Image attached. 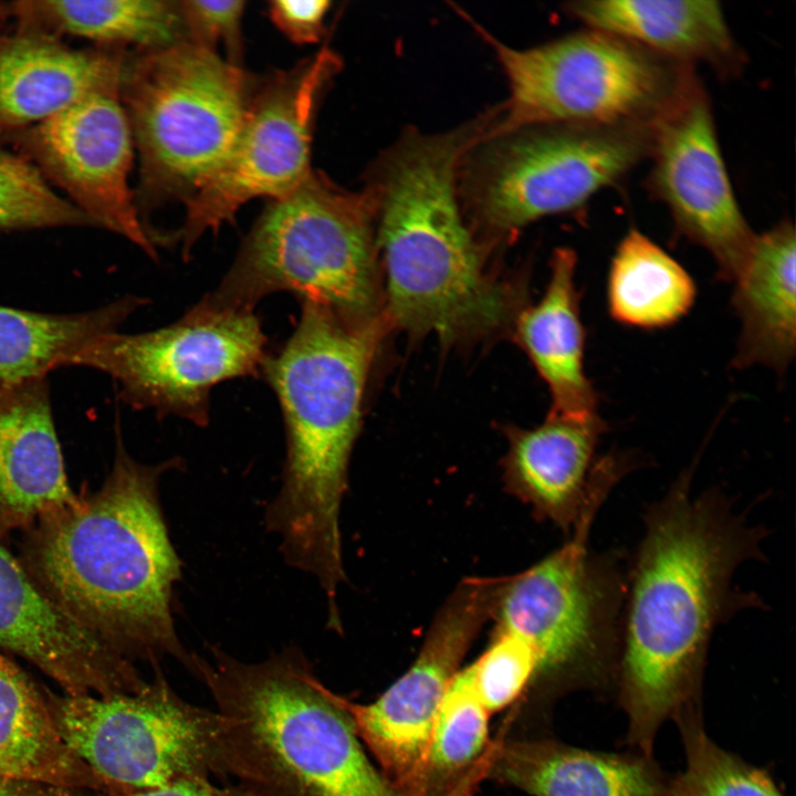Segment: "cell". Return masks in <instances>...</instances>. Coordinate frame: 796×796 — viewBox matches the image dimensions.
<instances>
[{"label":"cell","instance_id":"6da1fadb","mask_svg":"<svg viewBox=\"0 0 796 796\" xmlns=\"http://www.w3.org/2000/svg\"><path fill=\"white\" fill-rule=\"evenodd\" d=\"M693 469L645 513L627 575L615 691L626 744L653 756L660 727L700 704L710 640L737 610L760 606L734 590L745 561L761 558L765 530L735 514L724 494L692 495Z\"/></svg>","mask_w":796,"mask_h":796},{"label":"cell","instance_id":"7a4b0ae2","mask_svg":"<svg viewBox=\"0 0 796 796\" xmlns=\"http://www.w3.org/2000/svg\"><path fill=\"white\" fill-rule=\"evenodd\" d=\"M118 425L113 467L101 488L25 531L20 561L57 605L130 661L156 668L172 657L190 670L192 653L171 614L182 563L159 495L161 475L181 460L138 462Z\"/></svg>","mask_w":796,"mask_h":796},{"label":"cell","instance_id":"3957f363","mask_svg":"<svg viewBox=\"0 0 796 796\" xmlns=\"http://www.w3.org/2000/svg\"><path fill=\"white\" fill-rule=\"evenodd\" d=\"M300 303L296 327L262 370L286 442L282 485L264 522L285 562L313 575L334 605L345 579L339 512L380 318L354 325L317 303Z\"/></svg>","mask_w":796,"mask_h":796},{"label":"cell","instance_id":"277c9868","mask_svg":"<svg viewBox=\"0 0 796 796\" xmlns=\"http://www.w3.org/2000/svg\"><path fill=\"white\" fill-rule=\"evenodd\" d=\"M484 127L481 115L444 133L407 132L367 184L385 262L387 314L412 334L451 342L489 332L509 316V292L486 274L458 193L460 161Z\"/></svg>","mask_w":796,"mask_h":796},{"label":"cell","instance_id":"5b68a950","mask_svg":"<svg viewBox=\"0 0 796 796\" xmlns=\"http://www.w3.org/2000/svg\"><path fill=\"white\" fill-rule=\"evenodd\" d=\"M190 672L216 703L227 775L252 796H404L298 648L247 663L211 647Z\"/></svg>","mask_w":796,"mask_h":796},{"label":"cell","instance_id":"8992f818","mask_svg":"<svg viewBox=\"0 0 796 796\" xmlns=\"http://www.w3.org/2000/svg\"><path fill=\"white\" fill-rule=\"evenodd\" d=\"M376 205L366 186L352 192L311 170L256 219L205 306L254 312L263 298L291 293L363 325L378 315Z\"/></svg>","mask_w":796,"mask_h":796},{"label":"cell","instance_id":"52a82bcc","mask_svg":"<svg viewBox=\"0 0 796 796\" xmlns=\"http://www.w3.org/2000/svg\"><path fill=\"white\" fill-rule=\"evenodd\" d=\"M258 78L189 41L126 53L121 100L138 155L139 213L185 205L222 165Z\"/></svg>","mask_w":796,"mask_h":796},{"label":"cell","instance_id":"ba28073f","mask_svg":"<svg viewBox=\"0 0 796 796\" xmlns=\"http://www.w3.org/2000/svg\"><path fill=\"white\" fill-rule=\"evenodd\" d=\"M478 29L510 92L482 139L538 125L650 126L696 77L693 66L594 29L528 49Z\"/></svg>","mask_w":796,"mask_h":796},{"label":"cell","instance_id":"9c48e42d","mask_svg":"<svg viewBox=\"0 0 796 796\" xmlns=\"http://www.w3.org/2000/svg\"><path fill=\"white\" fill-rule=\"evenodd\" d=\"M607 496H590L563 546L505 577L492 616L534 650V681L558 690L615 691L627 575L588 540Z\"/></svg>","mask_w":796,"mask_h":796},{"label":"cell","instance_id":"30bf717a","mask_svg":"<svg viewBox=\"0 0 796 796\" xmlns=\"http://www.w3.org/2000/svg\"><path fill=\"white\" fill-rule=\"evenodd\" d=\"M650 126L538 125L475 142L458 193L467 221L490 235L582 208L628 175L650 149Z\"/></svg>","mask_w":796,"mask_h":796},{"label":"cell","instance_id":"8fae6325","mask_svg":"<svg viewBox=\"0 0 796 796\" xmlns=\"http://www.w3.org/2000/svg\"><path fill=\"white\" fill-rule=\"evenodd\" d=\"M43 692L62 740L115 793L228 777L218 713L180 698L159 667L138 693Z\"/></svg>","mask_w":796,"mask_h":796},{"label":"cell","instance_id":"7c38bea8","mask_svg":"<svg viewBox=\"0 0 796 796\" xmlns=\"http://www.w3.org/2000/svg\"><path fill=\"white\" fill-rule=\"evenodd\" d=\"M266 346L255 312L214 310L198 302L167 326L105 333L67 366L106 374L122 400L134 408L205 427L212 389L227 380L262 375Z\"/></svg>","mask_w":796,"mask_h":796},{"label":"cell","instance_id":"4fadbf2b","mask_svg":"<svg viewBox=\"0 0 796 796\" xmlns=\"http://www.w3.org/2000/svg\"><path fill=\"white\" fill-rule=\"evenodd\" d=\"M341 66L338 55L323 48L290 69L259 76L229 155L185 203L177 234L185 260L203 234L233 222L243 205L280 198L311 172L318 108Z\"/></svg>","mask_w":796,"mask_h":796},{"label":"cell","instance_id":"5bb4252c","mask_svg":"<svg viewBox=\"0 0 796 796\" xmlns=\"http://www.w3.org/2000/svg\"><path fill=\"white\" fill-rule=\"evenodd\" d=\"M505 577L461 582L437 612L409 669L377 700L345 699L357 734L404 796H420L433 725L470 646L492 618Z\"/></svg>","mask_w":796,"mask_h":796},{"label":"cell","instance_id":"9a60e30c","mask_svg":"<svg viewBox=\"0 0 796 796\" xmlns=\"http://www.w3.org/2000/svg\"><path fill=\"white\" fill-rule=\"evenodd\" d=\"M1 144L33 164L98 229L124 237L150 259L156 239L129 186L134 143L121 84L78 101L39 124L0 134Z\"/></svg>","mask_w":796,"mask_h":796},{"label":"cell","instance_id":"2e32d148","mask_svg":"<svg viewBox=\"0 0 796 796\" xmlns=\"http://www.w3.org/2000/svg\"><path fill=\"white\" fill-rule=\"evenodd\" d=\"M647 186L669 210L675 230L704 248L716 274L733 282L756 235L736 200L710 100L695 77L652 123Z\"/></svg>","mask_w":796,"mask_h":796},{"label":"cell","instance_id":"e0dca14e","mask_svg":"<svg viewBox=\"0 0 796 796\" xmlns=\"http://www.w3.org/2000/svg\"><path fill=\"white\" fill-rule=\"evenodd\" d=\"M0 648L35 666L70 695L132 694L148 684L133 661L57 605L1 540Z\"/></svg>","mask_w":796,"mask_h":796},{"label":"cell","instance_id":"ac0fdd59","mask_svg":"<svg viewBox=\"0 0 796 796\" xmlns=\"http://www.w3.org/2000/svg\"><path fill=\"white\" fill-rule=\"evenodd\" d=\"M48 378L0 387V540L73 505Z\"/></svg>","mask_w":796,"mask_h":796},{"label":"cell","instance_id":"d6986e66","mask_svg":"<svg viewBox=\"0 0 796 796\" xmlns=\"http://www.w3.org/2000/svg\"><path fill=\"white\" fill-rule=\"evenodd\" d=\"M127 51L75 49L19 27L0 38V134L44 122L98 91L121 84Z\"/></svg>","mask_w":796,"mask_h":796},{"label":"cell","instance_id":"ffe728a7","mask_svg":"<svg viewBox=\"0 0 796 796\" xmlns=\"http://www.w3.org/2000/svg\"><path fill=\"white\" fill-rule=\"evenodd\" d=\"M608 430L597 415H548L532 429L511 428L504 459L509 490L538 519L568 536L587 504L599 471L597 448Z\"/></svg>","mask_w":796,"mask_h":796},{"label":"cell","instance_id":"44dd1931","mask_svg":"<svg viewBox=\"0 0 796 796\" xmlns=\"http://www.w3.org/2000/svg\"><path fill=\"white\" fill-rule=\"evenodd\" d=\"M486 776L532 796H662L668 782L654 756L590 751L552 739L494 747Z\"/></svg>","mask_w":796,"mask_h":796},{"label":"cell","instance_id":"7402d4cb","mask_svg":"<svg viewBox=\"0 0 796 796\" xmlns=\"http://www.w3.org/2000/svg\"><path fill=\"white\" fill-rule=\"evenodd\" d=\"M566 11L598 30L674 63L723 73L742 63L725 13L713 0H580Z\"/></svg>","mask_w":796,"mask_h":796},{"label":"cell","instance_id":"603a6c76","mask_svg":"<svg viewBox=\"0 0 796 796\" xmlns=\"http://www.w3.org/2000/svg\"><path fill=\"white\" fill-rule=\"evenodd\" d=\"M576 255L557 249L546 290L516 323L521 345L552 398L549 413L588 418L598 415V395L585 371V328L576 287Z\"/></svg>","mask_w":796,"mask_h":796},{"label":"cell","instance_id":"cb8c5ba5","mask_svg":"<svg viewBox=\"0 0 796 796\" xmlns=\"http://www.w3.org/2000/svg\"><path fill=\"white\" fill-rule=\"evenodd\" d=\"M796 237L784 220L756 235L752 252L733 280L732 305L741 320L733 365L756 364L784 374L796 344Z\"/></svg>","mask_w":796,"mask_h":796},{"label":"cell","instance_id":"d4e9b609","mask_svg":"<svg viewBox=\"0 0 796 796\" xmlns=\"http://www.w3.org/2000/svg\"><path fill=\"white\" fill-rule=\"evenodd\" d=\"M0 777L115 793L62 740L43 687L1 653Z\"/></svg>","mask_w":796,"mask_h":796},{"label":"cell","instance_id":"484cf974","mask_svg":"<svg viewBox=\"0 0 796 796\" xmlns=\"http://www.w3.org/2000/svg\"><path fill=\"white\" fill-rule=\"evenodd\" d=\"M10 8L19 27L86 39L97 48L149 52L187 41L179 1L25 0Z\"/></svg>","mask_w":796,"mask_h":796},{"label":"cell","instance_id":"4316f807","mask_svg":"<svg viewBox=\"0 0 796 796\" xmlns=\"http://www.w3.org/2000/svg\"><path fill=\"white\" fill-rule=\"evenodd\" d=\"M146 301L126 296L102 307L67 314L0 304V387L44 378L98 336L118 329Z\"/></svg>","mask_w":796,"mask_h":796},{"label":"cell","instance_id":"83f0119b","mask_svg":"<svg viewBox=\"0 0 796 796\" xmlns=\"http://www.w3.org/2000/svg\"><path fill=\"white\" fill-rule=\"evenodd\" d=\"M695 295L688 271L646 234L631 229L620 240L607 281L615 321L642 329L668 327L690 311Z\"/></svg>","mask_w":796,"mask_h":796},{"label":"cell","instance_id":"f1b7e54d","mask_svg":"<svg viewBox=\"0 0 796 796\" xmlns=\"http://www.w3.org/2000/svg\"><path fill=\"white\" fill-rule=\"evenodd\" d=\"M489 715L469 668L459 670L433 725L420 796H448L481 765L489 751Z\"/></svg>","mask_w":796,"mask_h":796},{"label":"cell","instance_id":"f546056e","mask_svg":"<svg viewBox=\"0 0 796 796\" xmlns=\"http://www.w3.org/2000/svg\"><path fill=\"white\" fill-rule=\"evenodd\" d=\"M673 721L685 763L681 772L668 777L662 796H785L767 771L724 750L710 737L700 704L684 709Z\"/></svg>","mask_w":796,"mask_h":796},{"label":"cell","instance_id":"4dcf8cb0","mask_svg":"<svg viewBox=\"0 0 796 796\" xmlns=\"http://www.w3.org/2000/svg\"><path fill=\"white\" fill-rule=\"evenodd\" d=\"M61 227L97 228L33 164L0 144V232Z\"/></svg>","mask_w":796,"mask_h":796},{"label":"cell","instance_id":"1f68e13d","mask_svg":"<svg viewBox=\"0 0 796 796\" xmlns=\"http://www.w3.org/2000/svg\"><path fill=\"white\" fill-rule=\"evenodd\" d=\"M468 668L473 690L491 714L511 704L534 681L537 658L522 638L495 629L488 648Z\"/></svg>","mask_w":796,"mask_h":796},{"label":"cell","instance_id":"d6a6232c","mask_svg":"<svg viewBox=\"0 0 796 796\" xmlns=\"http://www.w3.org/2000/svg\"><path fill=\"white\" fill-rule=\"evenodd\" d=\"M245 4L242 0L179 1L187 41L213 51L218 44H222L227 52L226 60L241 66Z\"/></svg>","mask_w":796,"mask_h":796},{"label":"cell","instance_id":"836d02e7","mask_svg":"<svg viewBox=\"0 0 796 796\" xmlns=\"http://www.w3.org/2000/svg\"><path fill=\"white\" fill-rule=\"evenodd\" d=\"M331 4L328 0H274L268 3V15L291 42L313 44L325 34V17Z\"/></svg>","mask_w":796,"mask_h":796},{"label":"cell","instance_id":"e575fe53","mask_svg":"<svg viewBox=\"0 0 796 796\" xmlns=\"http://www.w3.org/2000/svg\"><path fill=\"white\" fill-rule=\"evenodd\" d=\"M87 796H252L240 785L218 786L207 778L179 781L159 788L132 793H91Z\"/></svg>","mask_w":796,"mask_h":796},{"label":"cell","instance_id":"d590c367","mask_svg":"<svg viewBox=\"0 0 796 796\" xmlns=\"http://www.w3.org/2000/svg\"><path fill=\"white\" fill-rule=\"evenodd\" d=\"M93 792L0 777V796H87Z\"/></svg>","mask_w":796,"mask_h":796},{"label":"cell","instance_id":"8d00e7d4","mask_svg":"<svg viewBox=\"0 0 796 796\" xmlns=\"http://www.w3.org/2000/svg\"><path fill=\"white\" fill-rule=\"evenodd\" d=\"M8 19H12L10 3L0 2V38L4 34L3 27Z\"/></svg>","mask_w":796,"mask_h":796},{"label":"cell","instance_id":"74e56055","mask_svg":"<svg viewBox=\"0 0 796 796\" xmlns=\"http://www.w3.org/2000/svg\"><path fill=\"white\" fill-rule=\"evenodd\" d=\"M472 788H473V785L471 783H468V782L462 783L454 790H452L448 796H469Z\"/></svg>","mask_w":796,"mask_h":796}]
</instances>
